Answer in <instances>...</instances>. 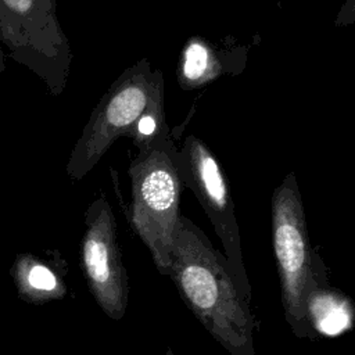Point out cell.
Wrapping results in <instances>:
<instances>
[{
    "mask_svg": "<svg viewBox=\"0 0 355 355\" xmlns=\"http://www.w3.org/2000/svg\"><path fill=\"white\" fill-rule=\"evenodd\" d=\"M207 331L230 355H255V318L239 291L226 257L205 233L180 215L175 229L169 276Z\"/></svg>",
    "mask_w": 355,
    "mask_h": 355,
    "instance_id": "6da1fadb",
    "label": "cell"
},
{
    "mask_svg": "<svg viewBox=\"0 0 355 355\" xmlns=\"http://www.w3.org/2000/svg\"><path fill=\"white\" fill-rule=\"evenodd\" d=\"M176 155L178 148L172 137H159L137 150L128 168L132 187L128 219L148 248L157 270L164 276H169L183 190Z\"/></svg>",
    "mask_w": 355,
    "mask_h": 355,
    "instance_id": "7a4b0ae2",
    "label": "cell"
},
{
    "mask_svg": "<svg viewBox=\"0 0 355 355\" xmlns=\"http://www.w3.org/2000/svg\"><path fill=\"white\" fill-rule=\"evenodd\" d=\"M161 101H165L161 69H153L147 58L126 68L103 94L83 126L65 166L69 180H82L118 139H130L141 116Z\"/></svg>",
    "mask_w": 355,
    "mask_h": 355,
    "instance_id": "3957f363",
    "label": "cell"
},
{
    "mask_svg": "<svg viewBox=\"0 0 355 355\" xmlns=\"http://www.w3.org/2000/svg\"><path fill=\"white\" fill-rule=\"evenodd\" d=\"M272 243L286 322L295 337L316 340L306 315V295L319 254L311 248L294 172H288L272 194Z\"/></svg>",
    "mask_w": 355,
    "mask_h": 355,
    "instance_id": "277c9868",
    "label": "cell"
},
{
    "mask_svg": "<svg viewBox=\"0 0 355 355\" xmlns=\"http://www.w3.org/2000/svg\"><path fill=\"white\" fill-rule=\"evenodd\" d=\"M0 43L12 61L44 82L51 96L65 90L72 50L57 0H0Z\"/></svg>",
    "mask_w": 355,
    "mask_h": 355,
    "instance_id": "5b68a950",
    "label": "cell"
},
{
    "mask_svg": "<svg viewBox=\"0 0 355 355\" xmlns=\"http://www.w3.org/2000/svg\"><path fill=\"white\" fill-rule=\"evenodd\" d=\"M178 169L183 187L190 189L218 234L241 295L251 300V284L244 268L239 222L229 179L211 148L189 135L178 148Z\"/></svg>",
    "mask_w": 355,
    "mask_h": 355,
    "instance_id": "8992f818",
    "label": "cell"
},
{
    "mask_svg": "<svg viewBox=\"0 0 355 355\" xmlns=\"http://www.w3.org/2000/svg\"><path fill=\"white\" fill-rule=\"evenodd\" d=\"M82 269L89 291L101 311L112 320L126 312L129 286L116 239V220L104 194L85 211Z\"/></svg>",
    "mask_w": 355,
    "mask_h": 355,
    "instance_id": "52a82bcc",
    "label": "cell"
},
{
    "mask_svg": "<svg viewBox=\"0 0 355 355\" xmlns=\"http://www.w3.org/2000/svg\"><path fill=\"white\" fill-rule=\"evenodd\" d=\"M245 50H220L208 39L191 36L183 44L176 67L178 83L183 90L202 87L226 73H240L245 64Z\"/></svg>",
    "mask_w": 355,
    "mask_h": 355,
    "instance_id": "ba28073f",
    "label": "cell"
},
{
    "mask_svg": "<svg viewBox=\"0 0 355 355\" xmlns=\"http://www.w3.org/2000/svg\"><path fill=\"white\" fill-rule=\"evenodd\" d=\"M306 315L313 331L324 336H337L351 329L355 308L351 298L333 288L327 269L319 257L306 295Z\"/></svg>",
    "mask_w": 355,
    "mask_h": 355,
    "instance_id": "9c48e42d",
    "label": "cell"
},
{
    "mask_svg": "<svg viewBox=\"0 0 355 355\" xmlns=\"http://www.w3.org/2000/svg\"><path fill=\"white\" fill-rule=\"evenodd\" d=\"M18 297L28 304H44L60 300L67 286L53 266L33 254H18L10 269Z\"/></svg>",
    "mask_w": 355,
    "mask_h": 355,
    "instance_id": "30bf717a",
    "label": "cell"
},
{
    "mask_svg": "<svg viewBox=\"0 0 355 355\" xmlns=\"http://www.w3.org/2000/svg\"><path fill=\"white\" fill-rule=\"evenodd\" d=\"M355 22V0H345L334 18L336 28H344Z\"/></svg>",
    "mask_w": 355,
    "mask_h": 355,
    "instance_id": "8fae6325",
    "label": "cell"
},
{
    "mask_svg": "<svg viewBox=\"0 0 355 355\" xmlns=\"http://www.w3.org/2000/svg\"><path fill=\"white\" fill-rule=\"evenodd\" d=\"M4 71H6V55L0 43V72H4Z\"/></svg>",
    "mask_w": 355,
    "mask_h": 355,
    "instance_id": "7c38bea8",
    "label": "cell"
},
{
    "mask_svg": "<svg viewBox=\"0 0 355 355\" xmlns=\"http://www.w3.org/2000/svg\"><path fill=\"white\" fill-rule=\"evenodd\" d=\"M165 355H176V354L172 351V348H168L166 352H165Z\"/></svg>",
    "mask_w": 355,
    "mask_h": 355,
    "instance_id": "4fadbf2b",
    "label": "cell"
}]
</instances>
